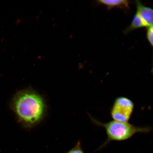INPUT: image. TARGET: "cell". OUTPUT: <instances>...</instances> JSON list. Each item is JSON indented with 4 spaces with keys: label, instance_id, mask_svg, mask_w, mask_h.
<instances>
[{
    "label": "cell",
    "instance_id": "cell-1",
    "mask_svg": "<svg viewBox=\"0 0 153 153\" xmlns=\"http://www.w3.org/2000/svg\"><path fill=\"white\" fill-rule=\"evenodd\" d=\"M11 108L19 121L27 127H31L42 119L45 104L41 96L31 90L20 91L14 96Z\"/></svg>",
    "mask_w": 153,
    "mask_h": 153
},
{
    "label": "cell",
    "instance_id": "cell-3",
    "mask_svg": "<svg viewBox=\"0 0 153 153\" xmlns=\"http://www.w3.org/2000/svg\"><path fill=\"white\" fill-rule=\"evenodd\" d=\"M134 105L127 97H118L114 101L111 109V116L116 121L127 122L132 114Z\"/></svg>",
    "mask_w": 153,
    "mask_h": 153
},
{
    "label": "cell",
    "instance_id": "cell-7",
    "mask_svg": "<svg viewBox=\"0 0 153 153\" xmlns=\"http://www.w3.org/2000/svg\"><path fill=\"white\" fill-rule=\"evenodd\" d=\"M66 153H85L82 148L81 141H78L75 146Z\"/></svg>",
    "mask_w": 153,
    "mask_h": 153
},
{
    "label": "cell",
    "instance_id": "cell-6",
    "mask_svg": "<svg viewBox=\"0 0 153 153\" xmlns=\"http://www.w3.org/2000/svg\"><path fill=\"white\" fill-rule=\"evenodd\" d=\"M143 27H148L140 17L137 14H136L134 17L131 24L124 30V33L127 34L137 29Z\"/></svg>",
    "mask_w": 153,
    "mask_h": 153
},
{
    "label": "cell",
    "instance_id": "cell-5",
    "mask_svg": "<svg viewBox=\"0 0 153 153\" xmlns=\"http://www.w3.org/2000/svg\"><path fill=\"white\" fill-rule=\"evenodd\" d=\"M99 3L106 5L108 9L118 7L120 8L129 9V3L126 0H100Z\"/></svg>",
    "mask_w": 153,
    "mask_h": 153
},
{
    "label": "cell",
    "instance_id": "cell-2",
    "mask_svg": "<svg viewBox=\"0 0 153 153\" xmlns=\"http://www.w3.org/2000/svg\"><path fill=\"white\" fill-rule=\"evenodd\" d=\"M88 115L93 124L99 127L104 128L106 131L107 139L100 148H102L111 141H122L127 140L137 133L146 134L152 131L150 127H138L133 125L128 122H123L113 120L102 123L95 119L90 114Z\"/></svg>",
    "mask_w": 153,
    "mask_h": 153
},
{
    "label": "cell",
    "instance_id": "cell-8",
    "mask_svg": "<svg viewBox=\"0 0 153 153\" xmlns=\"http://www.w3.org/2000/svg\"><path fill=\"white\" fill-rule=\"evenodd\" d=\"M153 26L149 27L147 30L146 36L149 42L150 43L152 46H153Z\"/></svg>",
    "mask_w": 153,
    "mask_h": 153
},
{
    "label": "cell",
    "instance_id": "cell-4",
    "mask_svg": "<svg viewBox=\"0 0 153 153\" xmlns=\"http://www.w3.org/2000/svg\"><path fill=\"white\" fill-rule=\"evenodd\" d=\"M137 11L136 14L140 17L148 27L153 26V11L152 9L145 7L139 1H136Z\"/></svg>",
    "mask_w": 153,
    "mask_h": 153
}]
</instances>
